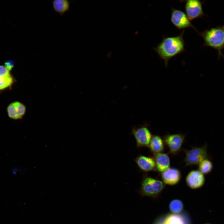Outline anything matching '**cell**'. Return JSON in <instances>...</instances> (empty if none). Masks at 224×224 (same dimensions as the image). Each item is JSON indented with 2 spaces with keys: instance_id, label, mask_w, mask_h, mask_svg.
<instances>
[{
  "instance_id": "6da1fadb",
  "label": "cell",
  "mask_w": 224,
  "mask_h": 224,
  "mask_svg": "<svg viewBox=\"0 0 224 224\" xmlns=\"http://www.w3.org/2000/svg\"><path fill=\"white\" fill-rule=\"evenodd\" d=\"M184 32V30H183L179 35L175 36H164L161 41L154 48L159 56L164 60L166 67L171 58L185 51Z\"/></svg>"
},
{
  "instance_id": "7a4b0ae2",
  "label": "cell",
  "mask_w": 224,
  "mask_h": 224,
  "mask_svg": "<svg viewBox=\"0 0 224 224\" xmlns=\"http://www.w3.org/2000/svg\"><path fill=\"white\" fill-rule=\"evenodd\" d=\"M199 34L203 39L204 46L213 48L217 50L218 57H223L222 51L224 49V26L209 29Z\"/></svg>"
},
{
  "instance_id": "3957f363",
  "label": "cell",
  "mask_w": 224,
  "mask_h": 224,
  "mask_svg": "<svg viewBox=\"0 0 224 224\" xmlns=\"http://www.w3.org/2000/svg\"><path fill=\"white\" fill-rule=\"evenodd\" d=\"M165 187V183L162 181L149 176L145 173L141 182L138 192L142 196L155 197L161 193Z\"/></svg>"
},
{
  "instance_id": "277c9868",
  "label": "cell",
  "mask_w": 224,
  "mask_h": 224,
  "mask_svg": "<svg viewBox=\"0 0 224 224\" xmlns=\"http://www.w3.org/2000/svg\"><path fill=\"white\" fill-rule=\"evenodd\" d=\"M184 150L186 154L184 160L185 163V166L198 165L203 160L210 158L207 153L206 143L201 147H192L189 150Z\"/></svg>"
},
{
  "instance_id": "5b68a950",
  "label": "cell",
  "mask_w": 224,
  "mask_h": 224,
  "mask_svg": "<svg viewBox=\"0 0 224 224\" xmlns=\"http://www.w3.org/2000/svg\"><path fill=\"white\" fill-rule=\"evenodd\" d=\"M132 133L135 138L137 147H148L152 135L148 128L147 124L139 127H133Z\"/></svg>"
},
{
  "instance_id": "8992f818",
  "label": "cell",
  "mask_w": 224,
  "mask_h": 224,
  "mask_svg": "<svg viewBox=\"0 0 224 224\" xmlns=\"http://www.w3.org/2000/svg\"><path fill=\"white\" fill-rule=\"evenodd\" d=\"M171 8L170 21L175 27L180 30L186 28H192L197 31L184 12L172 7Z\"/></svg>"
},
{
  "instance_id": "52a82bcc",
  "label": "cell",
  "mask_w": 224,
  "mask_h": 224,
  "mask_svg": "<svg viewBox=\"0 0 224 224\" xmlns=\"http://www.w3.org/2000/svg\"><path fill=\"white\" fill-rule=\"evenodd\" d=\"M185 2V10L190 21L204 15L202 8L204 2L198 0H187Z\"/></svg>"
},
{
  "instance_id": "ba28073f",
  "label": "cell",
  "mask_w": 224,
  "mask_h": 224,
  "mask_svg": "<svg viewBox=\"0 0 224 224\" xmlns=\"http://www.w3.org/2000/svg\"><path fill=\"white\" fill-rule=\"evenodd\" d=\"M185 136L180 133L168 134L162 137L165 144L169 147L170 153L177 154L180 151Z\"/></svg>"
},
{
  "instance_id": "9c48e42d",
  "label": "cell",
  "mask_w": 224,
  "mask_h": 224,
  "mask_svg": "<svg viewBox=\"0 0 224 224\" xmlns=\"http://www.w3.org/2000/svg\"><path fill=\"white\" fill-rule=\"evenodd\" d=\"M205 180L203 174L198 170H193L190 171L186 178L187 184L192 189L201 187L204 184Z\"/></svg>"
},
{
  "instance_id": "30bf717a",
  "label": "cell",
  "mask_w": 224,
  "mask_h": 224,
  "mask_svg": "<svg viewBox=\"0 0 224 224\" xmlns=\"http://www.w3.org/2000/svg\"><path fill=\"white\" fill-rule=\"evenodd\" d=\"M134 161L139 169L143 172L146 173L156 170L155 161L153 157L140 155L136 157Z\"/></svg>"
},
{
  "instance_id": "8fae6325",
  "label": "cell",
  "mask_w": 224,
  "mask_h": 224,
  "mask_svg": "<svg viewBox=\"0 0 224 224\" xmlns=\"http://www.w3.org/2000/svg\"><path fill=\"white\" fill-rule=\"evenodd\" d=\"M181 177L180 171L174 168H169L161 173V178L166 184L173 185L177 184Z\"/></svg>"
},
{
  "instance_id": "7c38bea8",
  "label": "cell",
  "mask_w": 224,
  "mask_h": 224,
  "mask_svg": "<svg viewBox=\"0 0 224 224\" xmlns=\"http://www.w3.org/2000/svg\"><path fill=\"white\" fill-rule=\"evenodd\" d=\"M156 170L159 173L162 172L169 168L170 159L167 153H159L153 154Z\"/></svg>"
},
{
  "instance_id": "4fadbf2b",
  "label": "cell",
  "mask_w": 224,
  "mask_h": 224,
  "mask_svg": "<svg viewBox=\"0 0 224 224\" xmlns=\"http://www.w3.org/2000/svg\"><path fill=\"white\" fill-rule=\"evenodd\" d=\"M164 147L163 141L159 136H152L148 147L153 154L162 152Z\"/></svg>"
},
{
  "instance_id": "5bb4252c",
  "label": "cell",
  "mask_w": 224,
  "mask_h": 224,
  "mask_svg": "<svg viewBox=\"0 0 224 224\" xmlns=\"http://www.w3.org/2000/svg\"><path fill=\"white\" fill-rule=\"evenodd\" d=\"M52 5L55 12L61 16L69 10L70 7V3L68 0H54Z\"/></svg>"
},
{
  "instance_id": "9a60e30c",
  "label": "cell",
  "mask_w": 224,
  "mask_h": 224,
  "mask_svg": "<svg viewBox=\"0 0 224 224\" xmlns=\"http://www.w3.org/2000/svg\"><path fill=\"white\" fill-rule=\"evenodd\" d=\"M213 167L212 162L209 159H206L201 161L198 166V170L204 174L210 173Z\"/></svg>"
},
{
  "instance_id": "2e32d148",
  "label": "cell",
  "mask_w": 224,
  "mask_h": 224,
  "mask_svg": "<svg viewBox=\"0 0 224 224\" xmlns=\"http://www.w3.org/2000/svg\"><path fill=\"white\" fill-rule=\"evenodd\" d=\"M7 112L8 115L10 118L15 120L20 119L18 115L16 101L11 103L8 106Z\"/></svg>"
},
{
  "instance_id": "e0dca14e",
  "label": "cell",
  "mask_w": 224,
  "mask_h": 224,
  "mask_svg": "<svg viewBox=\"0 0 224 224\" xmlns=\"http://www.w3.org/2000/svg\"><path fill=\"white\" fill-rule=\"evenodd\" d=\"M14 81L13 78L10 74L0 77V91L4 90L11 86Z\"/></svg>"
},
{
  "instance_id": "ac0fdd59",
  "label": "cell",
  "mask_w": 224,
  "mask_h": 224,
  "mask_svg": "<svg viewBox=\"0 0 224 224\" xmlns=\"http://www.w3.org/2000/svg\"><path fill=\"white\" fill-rule=\"evenodd\" d=\"M183 205L182 202L178 199H175L172 201L169 205L170 211L174 213H178L182 210Z\"/></svg>"
},
{
  "instance_id": "d6986e66",
  "label": "cell",
  "mask_w": 224,
  "mask_h": 224,
  "mask_svg": "<svg viewBox=\"0 0 224 224\" xmlns=\"http://www.w3.org/2000/svg\"><path fill=\"white\" fill-rule=\"evenodd\" d=\"M18 110V114L20 119L25 114L26 111V107L25 105L22 103L18 101H16Z\"/></svg>"
},
{
  "instance_id": "ffe728a7",
  "label": "cell",
  "mask_w": 224,
  "mask_h": 224,
  "mask_svg": "<svg viewBox=\"0 0 224 224\" xmlns=\"http://www.w3.org/2000/svg\"><path fill=\"white\" fill-rule=\"evenodd\" d=\"M10 74V71L4 66L0 65V77L7 76Z\"/></svg>"
},
{
  "instance_id": "44dd1931",
  "label": "cell",
  "mask_w": 224,
  "mask_h": 224,
  "mask_svg": "<svg viewBox=\"0 0 224 224\" xmlns=\"http://www.w3.org/2000/svg\"><path fill=\"white\" fill-rule=\"evenodd\" d=\"M14 66V63L12 61L8 60L5 63L4 66L9 71L12 69Z\"/></svg>"
}]
</instances>
